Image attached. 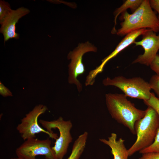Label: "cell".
<instances>
[{
	"label": "cell",
	"mask_w": 159,
	"mask_h": 159,
	"mask_svg": "<svg viewBox=\"0 0 159 159\" xmlns=\"http://www.w3.org/2000/svg\"><path fill=\"white\" fill-rule=\"evenodd\" d=\"M127 97L124 94L108 93L105 95L106 104L112 118L135 135V123L144 116L146 110L137 108Z\"/></svg>",
	"instance_id": "cell-1"
},
{
	"label": "cell",
	"mask_w": 159,
	"mask_h": 159,
	"mask_svg": "<svg viewBox=\"0 0 159 159\" xmlns=\"http://www.w3.org/2000/svg\"><path fill=\"white\" fill-rule=\"evenodd\" d=\"M123 21L117 32L122 36L134 31L146 29L155 32H159V20L150 4L149 0H143L139 7L132 14L127 11L122 14Z\"/></svg>",
	"instance_id": "cell-2"
},
{
	"label": "cell",
	"mask_w": 159,
	"mask_h": 159,
	"mask_svg": "<svg viewBox=\"0 0 159 159\" xmlns=\"http://www.w3.org/2000/svg\"><path fill=\"white\" fill-rule=\"evenodd\" d=\"M159 128V117L155 111L148 106L144 116L135 123L136 140L128 149L129 156L147 148L153 143Z\"/></svg>",
	"instance_id": "cell-3"
},
{
	"label": "cell",
	"mask_w": 159,
	"mask_h": 159,
	"mask_svg": "<svg viewBox=\"0 0 159 159\" xmlns=\"http://www.w3.org/2000/svg\"><path fill=\"white\" fill-rule=\"evenodd\" d=\"M105 86H112L117 87L127 97L141 99L149 100L151 96V89L149 82L139 77L130 78L118 76L113 78L107 77L103 80Z\"/></svg>",
	"instance_id": "cell-4"
},
{
	"label": "cell",
	"mask_w": 159,
	"mask_h": 159,
	"mask_svg": "<svg viewBox=\"0 0 159 159\" xmlns=\"http://www.w3.org/2000/svg\"><path fill=\"white\" fill-rule=\"evenodd\" d=\"M39 122L46 130L51 133H54L52 130L53 129L58 130L59 136L56 140L52 149L57 159H63L73 139L70 132L72 127L71 121L65 120L60 117L57 120L51 121L41 119Z\"/></svg>",
	"instance_id": "cell-5"
},
{
	"label": "cell",
	"mask_w": 159,
	"mask_h": 159,
	"mask_svg": "<svg viewBox=\"0 0 159 159\" xmlns=\"http://www.w3.org/2000/svg\"><path fill=\"white\" fill-rule=\"evenodd\" d=\"M97 48L89 42L80 43L72 51H70L67 55L68 59L71 60L68 65V82L70 84L75 85L79 93L82 91V84L77 78L82 74L85 71L82 62L83 55L89 52H96Z\"/></svg>",
	"instance_id": "cell-6"
},
{
	"label": "cell",
	"mask_w": 159,
	"mask_h": 159,
	"mask_svg": "<svg viewBox=\"0 0 159 159\" xmlns=\"http://www.w3.org/2000/svg\"><path fill=\"white\" fill-rule=\"evenodd\" d=\"M47 109L45 105H36L21 120V123L16 127V130L24 140L35 138V135L41 132L47 134L50 137L54 139L57 138V134L51 133L42 128L38 123V117L44 113Z\"/></svg>",
	"instance_id": "cell-7"
},
{
	"label": "cell",
	"mask_w": 159,
	"mask_h": 159,
	"mask_svg": "<svg viewBox=\"0 0 159 159\" xmlns=\"http://www.w3.org/2000/svg\"><path fill=\"white\" fill-rule=\"evenodd\" d=\"M51 143L48 138L42 140L28 139L17 148L16 153L20 159H38L36 156L39 155L44 156L46 159H57Z\"/></svg>",
	"instance_id": "cell-8"
},
{
	"label": "cell",
	"mask_w": 159,
	"mask_h": 159,
	"mask_svg": "<svg viewBox=\"0 0 159 159\" xmlns=\"http://www.w3.org/2000/svg\"><path fill=\"white\" fill-rule=\"evenodd\" d=\"M135 46H140L144 52L139 55L132 62V64L139 63L150 66L155 58L159 49V34L149 29L142 35L141 40L135 41L133 43Z\"/></svg>",
	"instance_id": "cell-9"
},
{
	"label": "cell",
	"mask_w": 159,
	"mask_h": 159,
	"mask_svg": "<svg viewBox=\"0 0 159 159\" xmlns=\"http://www.w3.org/2000/svg\"><path fill=\"white\" fill-rule=\"evenodd\" d=\"M149 30V29H138L132 31L125 35V37L117 46L115 49L109 55L102 60L100 64L89 72L87 75L89 79L92 81L95 80L97 76L103 72L105 65L110 60L115 57L119 52L130 45L133 43L138 37L142 35Z\"/></svg>",
	"instance_id": "cell-10"
},
{
	"label": "cell",
	"mask_w": 159,
	"mask_h": 159,
	"mask_svg": "<svg viewBox=\"0 0 159 159\" xmlns=\"http://www.w3.org/2000/svg\"><path fill=\"white\" fill-rule=\"evenodd\" d=\"M29 12L28 9L23 7L12 10L1 24L0 32L3 34L4 43L10 39H19V34L16 32V24L20 19Z\"/></svg>",
	"instance_id": "cell-11"
},
{
	"label": "cell",
	"mask_w": 159,
	"mask_h": 159,
	"mask_svg": "<svg viewBox=\"0 0 159 159\" xmlns=\"http://www.w3.org/2000/svg\"><path fill=\"white\" fill-rule=\"evenodd\" d=\"M117 137L116 133H112L108 140L102 138L99 140L110 148L113 159H128L129 153L124 144L125 140L122 138L117 140Z\"/></svg>",
	"instance_id": "cell-12"
},
{
	"label": "cell",
	"mask_w": 159,
	"mask_h": 159,
	"mask_svg": "<svg viewBox=\"0 0 159 159\" xmlns=\"http://www.w3.org/2000/svg\"><path fill=\"white\" fill-rule=\"evenodd\" d=\"M88 133L85 132L79 135L73 145L71 153L67 159H79L85 147Z\"/></svg>",
	"instance_id": "cell-13"
},
{
	"label": "cell",
	"mask_w": 159,
	"mask_h": 159,
	"mask_svg": "<svg viewBox=\"0 0 159 159\" xmlns=\"http://www.w3.org/2000/svg\"><path fill=\"white\" fill-rule=\"evenodd\" d=\"M143 0H127L119 8H117L114 12L115 15L114 22L115 25L112 33V34L116 33L117 31L115 28L116 24V20L117 17L120 14L126 11L127 9H130L131 11L133 12L140 6Z\"/></svg>",
	"instance_id": "cell-14"
},
{
	"label": "cell",
	"mask_w": 159,
	"mask_h": 159,
	"mask_svg": "<svg viewBox=\"0 0 159 159\" xmlns=\"http://www.w3.org/2000/svg\"><path fill=\"white\" fill-rule=\"evenodd\" d=\"M12 10L9 4L4 0L0 1V24L7 17Z\"/></svg>",
	"instance_id": "cell-15"
},
{
	"label": "cell",
	"mask_w": 159,
	"mask_h": 159,
	"mask_svg": "<svg viewBox=\"0 0 159 159\" xmlns=\"http://www.w3.org/2000/svg\"><path fill=\"white\" fill-rule=\"evenodd\" d=\"M149 152L159 153V128L152 144L149 147L139 151V153L142 154Z\"/></svg>",
	"instance_id": "cell-16"
},
{
	"label": "cell",
	"mask_w": 159,
	"mask_h": 159,
	"mask_svg": "<svg viewBox=\"0 0 159 159\" xmlns=\"http://www.w3.org/2000/svg\"><path fill=\"white\" fill-rule=\"evenodd\" d=\"M143 102L148 106L152 108L156 112L159 117V100L155 94L151 92L150 99L143 101Z\"/></svg>",
	"instance_id": "cell-17"
},
{
	"label": "cell",
	"mask_w": 159,
	"mask_h": 159,
	"mask_svg": "<svg viewBox=\"0 0 159 159\" xmlns=\"http://www.w3.org/2000/svg\"><path fill=\"white\" fill-rule=\"evenodd\" d=\"M149 82L151 89L154 90L159 100V75L155 74L152 76Z\"/></svg>",
	"instance_id": "cell-18"
},
{
	"label": "cell",
	"mask_w": 159,
	"mask_h": 159,
	"mask_svg": "<svg viewBox=\"0 0 159 159\" xmlns=\"http://www.w3.org/2000/svg\"><path fill=\"white\" fill-rule=\"evenodd\" d=\"M156 74L159 75V55L157 54L150 66Z\"/></svg>",
	"instance_id": "cell-19"
},
{
	"label": "cell",
	"mask_w": 159,
	"mask_h": 159,
	"mask_svg": "<svg viewBox=\"0 0 159 159\" xmlns=\"http://www.w3.org/2000/svg\"><path fill=\"white\" fill-rule=\"evenodd\" d=\"M138 159H159V153L149 152L143 153Z\"/></svg>",
	"instance_id": "cell-20"
},
{
	"label": "cell",
	"mask_w": 159,
	"mask_h": 159,
	"mask_svg": "<svg viewBox=\"0 0 159 159\" xmlns=\"http://www.w3.org/2000/svg\"><path fill=\"white\" fill-rule=\"evenodd\" d=\"M0 94L4 97L12 96L10 90L5 87L1 81L0 82Z\"/></svg>",
	"instance_id": "cell-21"
},
{
	"label": "cell",
	"mask_w": 159,
	"mask_h": 159,
	"mask_svg": "<svg viewBox=\"0 0 159 159\" xmlns=\"http://www.w3.org/2000/svg\"><path fill=\"white\" fill-rule=\"evenodd\" d=\"M149 2L152 8L158 13V18L159 20V0H150Z\"/></svg>",
	"instance_id": "cell-22"
},
{
	"label": "cell",
	"mask_w": 159,
	"mask_h": 159,
	"mask_svg": "<svg viewBox=\"0 0 159 159\" xmlns=\"http://www.w3.org/2000/svg\"><path fill=\"white\" fill-rule=\"evenodd\" d=\"M10 159H20L17 157V158H11Z\"/></svg>",
	"instance_id": "cell-23"
}]
</instances>
